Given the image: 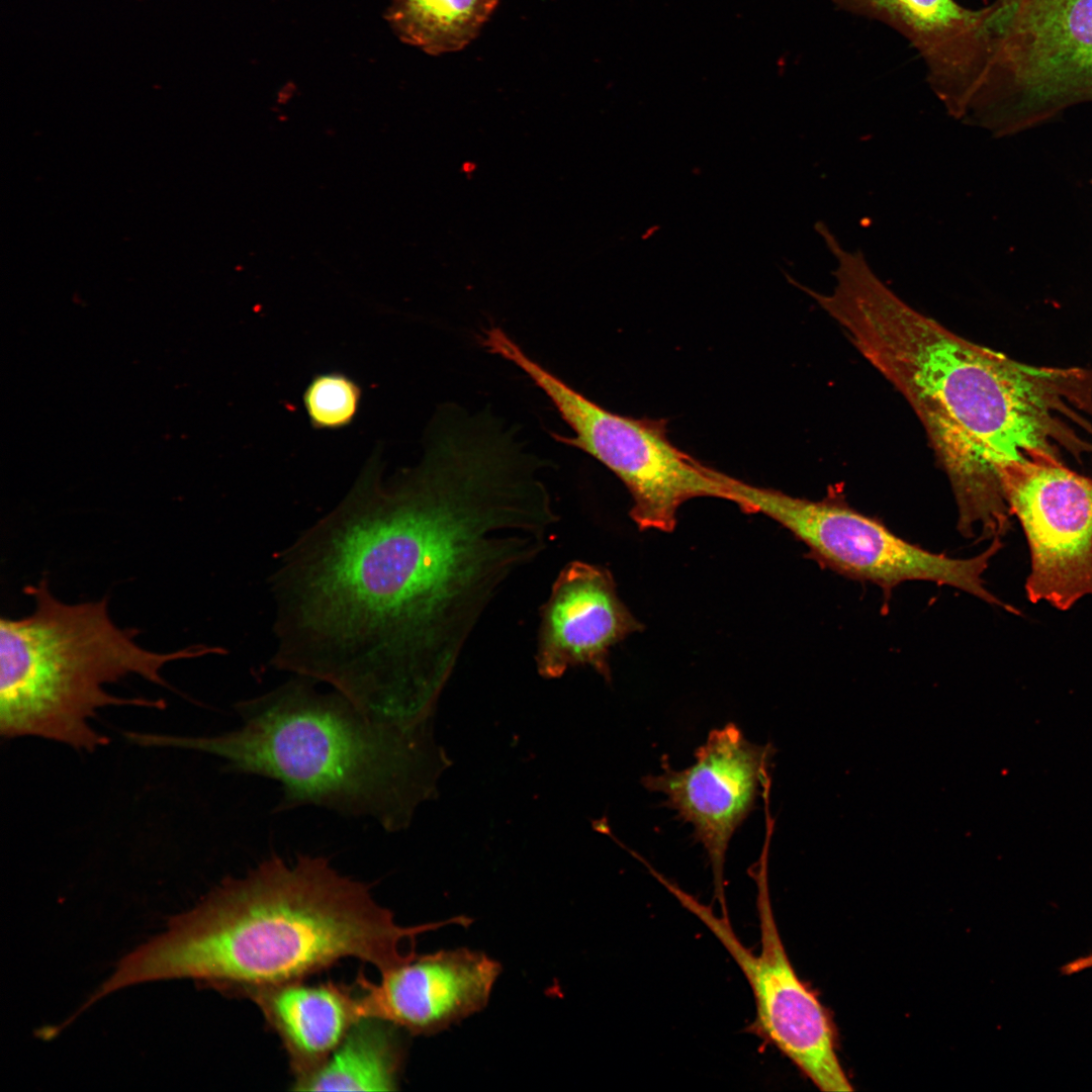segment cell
Segmentation results:
<instances>
[{"instance_id":"obj_20","label":"cell","mask_w":1092,"mask_h":1092,"mask_svg":"<svg viewBox=\"0 0 1092 1092\" xmlns=\"http://www.w3.org/2000/svg\"><path fill=\"white\" fill-rule=\"evenodd\" d=\"M1091 183H1092V180H1091Z\"/></svg>"},{"instance_id":"obj_18","label":"cell","mask_w":1092,"mask_h":1092,"mask_svg":"<svg viewBox=\"0 0 1092 1092\" xmlns=\"http://www.w3.org/2000/svg\"><path fill=\"white\" fill-rule=\"evenodd\" d=\"M361 399L360 385L338 371L315 375L302 395L307 419L317 430H338L349 426L359 412Z\"/></svg>"},{"instance_id":"obj_8","label":"cell","mask_w":1092,"mask_h":1092,"mask_svg":"<svg viewBox=\"0 0 1092 1092\" xmlns=\"http://www.w3.org/2000/svg\"><path fill=\"white\" fill-rule=\"evenodd\" d=\"M728 500L744 513L762 514L805 544L809 556L831 570L889 590L911 580L948 585L1016 613L985 586L983 574L1002 548L994 538L982 553L954 558L934 553L892 532L880 520L841 500L806 499L758 487L723 473Z\"/></svg>"},{"instance_id":"obj_3","label":"cell","mask_w":1092,"mask_h":1092,"mask_svg":"<svg viewBox=\"0 0 1092 1092\" xmlns=\"http://www.w3.org/2000/svg\"><path fill=\"white\" fill-rule=\"evenodd\" d=\"M451 920L401 926L371 885L341 875L321 855L273 854L226 878L159 935L124 956L101 997L142 983L191 979L232 995L304 980L343 959L384 972L415 947L405 942Z\"/></svg>"},{"instance_id":"obj_10","label":"cell","mask_w":1092,"mask_h":1092,"mask_svg":"<svg viewBox=\"0 0 1092 1092\" xmlns=\"http://www.w3.org/2000/svg\"><path fill=\"white\" fill-rule=\"evenodd\" d=\"M1001 482L1030 552L1027 599L1067 611L1092 596V477L1043 459L1015 464Z\"/></svg>"},{"instance_id":"obj_1","label":"cell","mask_w":1092,"mask_h":1092,"mask_svg":"<svg viewBox=\"0 0 1092 1092\" xmlns=\"http://www.w3.org/2000/svg\"><path fill=\"white\" fill-rule=\"evenodd\" d=\"M474 417L389 483L368 468L271 575L272 664L369 716L419 720L487 607L560 517L542 467Z\"/></svg>"},{"instance_id":"obj_19","label":"cell","mask_w":1092,"mask_h":1092,"mask_svg":"<svg viewBox=\"0 0 1092 1092\" xmlns=\"http://www.w3.org/2000/svg\"><path fill=\"white\" fill-rule=\"evenodd\" d=\"M1092 968V954L1079 958L1063 967V973L1067 975L1076 974L1087 969Z\"/></svg>"},{"instance_id":"obj_2","label":"cell","mask_w":1092,"mask_h":1092,"mask_svg":"<svg viewBox=\"0 0 1092 1092\" xmlns=\"http://www.w3.org/2000/svg\"><path fill=\"white\" fill-rule=\"evenodd\" d=\"M826 248L832 291L798 288L914 410L950 482L962 535H1004L1009 468L1092 456V370L1029 365L969 341L900 298L860 250L837 238Z\"/></svg>"},{"instance_id":"obj_17","label":"cell","mask_w":1092,"mask_h":1092,"mask_svg":"<svg viewBox=\"0 0 1092 1092\" xmlns=\"http://www.w3.org/2000/svg\"><path fill=\"white\" fill-rule=\"evenodd\" d=\"M498 0H391L386 18L396 35L429 55L469 44Z\"/></svg>"},{"instance_id":"obj_9","label":"cell","mask_w":1092,"mask_h":1092,"mask_svg":"<svg viewBox=\"0 0 1092 1092\" xmlns=\"http://www.w3.org/2000/svg\"><path fill=\"white\" fill-rule=\"evenodd\" d=\"M774 823L765 822V838L757 862L750 868L757 894L760 952L753 953L737 937L728 915L718 917L694 896L653 868L650 873L697 916L736 962L753 993L756 1016L749 1030L776 1046L820 1090L851 1091L835 1051L831 1020L817 996L797 976L774 917L768 887V852Z\"/></svg>"},{"instance_id":"obj_6","label":"cell","mask_w":1092,"mask_h":1092,"mask_svg":"<svg viewBox=\"0 0 1092 1092\" xmlns=\"http://www.w3.org/2000/svg\"><path fill=\"white\" fill-rule=\"evenodd\" d=\"M987 57L962 122L1005 138L1092 102V0H995Z\"/></svg>"},{"instance_id":"obj_12","label":"cell","mask_w":1092,"mask_h":1092,"mask_svg":"<svg viewBox=\"0 0 1092 1092\" xmlns=\"http://www.w3.org/2000/svg\"><path fill=\"white\" fill-rule=\"evenodd\" d=\"M502 966L466 947L412 954L381 972L379 982L359 973L354 982L362 1017L385 1020L411 1035H432L482 1010Z\"/></svg>"},{"instance_id":"obj_5","label":"cell","mask_w":1092,"mask_h":1092,"mask_svg":"<svg viewBox=\"0 0 1092 1092\" xmlns=\"http://www.w3.org/2000/svg\"><path fill=\"white\" fill-rule=\"evenodd\" d=\"M32 614L0 620V733L6 738L39 737L76 750L108 743L90 721L109 706L163 709V700L119 698L104 686L128 674L169 688L161 675L171 661L219 648L189 646L159 653L140 646L136 629L118 628L108 601L69 605L56 599L46 578L25 588Z\"/></svg>"},{"instance_id":"obj_14","label":"cell","mask_w":1092,"mask_h":1092,"mask_svg":"<svg viewBox=\"0 0 1092 1092\" xmlns=\"http://www.w3.org/2000/svg\"><path fill=\"white\" fill-rule=\"evenodd\" d=\"M832 1L903 35L923 59L930 88L948 115L965 116L985 60L988 6L971 9L957 0Z\"/></svg>"},{"instance_id":"obj_11","label":"cell","mask_w":1092,"mask_h":1092,"mask_svg":"<svg viewBox=\"0 0 1092 1092\" xmlns=\"http://www.w3.org/2000/svg\"><path fill=\"white\" fill-rule=\"evenodd\" d=\"M770 744L749 741L733 723L712 730L695 751V762L680 770L662 760V772L641 779L649 792L661 793L664 806L694 828L707 852L714 895L727 915L724 866L730 840L754 808L770 780Z\"/></svg>"},{"instance_id":"obj_15","label":"cell","mask_w":1092,"mask_h":1092,"mask_svg":"<svg viewBox=\"0 0 1092 1092\" xmlns=\"http://www.w3.org/2000/svg\"><path fill=\"white\" fill-rule=\"evenodd\" d=\"M242 996L258 1006L280 1038L294 1078L318 1067L362 1017L354 984L298 980L250 989Z\"/></svg>"},{"instance_id":"obj_7","label":"cell","mask_w":1092,"mask_h":1092,"mask_svg":"<svg viewBox=\"0 0 1092 1092\" xmlns=\"http://www.w3.org/2000/svg\"><path fill=\"white\" fill-rule=\"evenodd\" d=\"M487 349L523 371L549 398L572 432L553 435L557 441L587 453L622 481L639 529L672 531L679 507L695 497L728 500L723 473L673 445L664 420L603 407L531 358L504 330L491 334Z\"/></svg>"},{"instance_id":"obj_16","label":"cell","mask_w":1092,"mask_h":1092,"mask_svg":"<svg viewBox=\"0 0 1092 1092\" xmlns=\"http://www.w3.org/2000/svg\"><path fill=\"white\" fill-rule=\"evenodd\" d=\"M402 1032L385 1020L361 1017L318 1067L294 1078L291 1090H397L406 1053Z\"/></svg>"},{"instance_id":"obj_4","label":"cell","mask_w":1092,"mask_h":1092,"mask_svg":"<svg viewBox=\"0 0 1092 1092\" xmlns=\"http://www.w3.org/2000/svg\"><path fill=\"white\" fill-rule=\"evenodd\" d=\"M314 685L295 675L238 703L241 725L222 734L143 733L141 742L212 754L230 770L278 782L277 811L316 806L370 818L389 832L404 827L426 789L417 727L375 719Z\"/></svg>"},{"instance_id":"obj_13","label":"cell","mask_w":1092,"mask_h":1092,"mask_svg":"<svg viewBox=\"0 0 1092 1092\" xmlns=\"http://www.w3.org/2000/svg\"><path fill=\"white\" fill-rule=\"evenodd\" d=\"M640 629L618 596L612 573L584 561H571L556 576L540 609L535 660L546 678L568 668L592 666L611 680V648Z\"/></svg>"}]
</instances>
